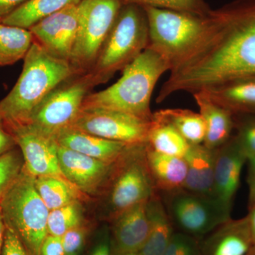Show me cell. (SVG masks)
<instances>
[{
  "mask_svg": "<svg viewBox=\"0 0 255 255\" xmlns=\"http://www.w3.org/2000/svg\"><path fill=\"white\" fill-rule=\"evenodd\" d=\"M255 77V0L210 11L209 23L190 53L170 71L157 102L179 92H194Z\"/></svg>",
  "mask_w": 255,
  "mask_h": 255,
  "instance_id": "6da1fadb",
  "label": "cell"
},
{
  "mask_svg": "<svg viewBox=\"0 0 255 255\" xmlns=\"http://www.w3.org/2000/svg\"><path fill=\"white\" fill-rule=\"evenodd\" d=\"M75 75L70 62L55 58L33 41L23 58L22 72L17 82L0 101V117L5 123H26L50 92Z\"/></svg>",
  "mask_w": 255,
  "mask_h": 255,
  "instance_id": "7a4b0ae2",
  "label": "cell"
},
{
  "mask_svg": "<svg viewBox=\"0 0 255 255\" xmlns=\"http://www.w3.org/2000/svg\"><path fill=\"white\" fill-rule=\"evenodd\" d=\"M167 71L169 66L167 62L147 48L122 70L118 81L105 90L87 96L82 109H107L152 120L151 97L159 79Z\"/></svg>",
  "mask_w": 255,
  "mask_h": 255,
  "instance_id": "3957f363",
  "label": "cell"
},
{
  "mask_svg": "<svg viewBox=\"0 0 255 255\" xmlns=\"http://www.w3.org/2000/svg\"><path fill=\"white\" fill-rule=\"evenodd\" d=\"M148 41V23L144 8L124 4L93 66L86 73L95 87L108 82L119 70L122 71L147 48Z\"/></svg>",
  "mask_w": 255,
  "mask_h": 255,
  "instance_id": "277c9868",
  "label": "cell"
},
{
  "mask_svg": "<svg viewBox=\"0 0 255 255\" xmlns=\"http://www.w3.org/2000/svg\"><path fill=\"white\" fill-rule=\"evenodd\" d=\"M5 226L12 230L30 255H38L48 236L49 209L35 187L34 177L22 171L0 200Z\"/></svg>",
  "mask_w": 255,
  "mask_h": 255,
  "instance_id": "5b68a950",
  "label": "cell"
},
{
  "mask_svg": "<svg viewBox=\"0 0 255 255\" xmlns=\"http://www.w3.org/2000/svg\"><path fill=\"white\" fill-rule=\"evenodd\" d=\"M142 7L148 23L147 48L158 53L171 71L200 41L209 26V13L199 16L175 10Z\"/></svg>",
  "mask_w": 255,
  "mask_h": 255,
  "instance_id": "8992f818",
  "label": "cell"
},
{
  "mask_svg": "<svg viewBox=\"0 0 255 255\" xmlns=\"http://www.w3.org/2000/svg\"><path fill=\"white\" fill-rule=\"evenodd\" d=\"M146 143L130 146L114 164L107 199L112 220L158 192L146 162Z\"/></svg>",
  "mask_w": 255,
  "mask_h": 255,
  "instance_id": "52a82bcc",
  "label": "cell"
},
{
  "mask_svg": "<svg viewBox=\"0 0 255 255\" xmlns=\"http://www.w3.org/2000/svg\"><path fill=\"white\" fill-rule=\"evenodd\" d=\"M122 0H82L80 23L70 63L77 75L86 73L95 63L115 22Z\"/></svg>",
  "mask_w": 255,
  "mask_h": 255,
  "instance_id": "ba28073f",
  "label": "cell"
},
{
  "mask_svg": "<svg viewBox=\"0 0 255 255\" xmlns=\"http://www.w3.org/2000/svg\"><path fill=\"white\" fill-rule=\"evenodd\" d=\"M94 87L87 73L73 75L50 92L23 124L54 137L73 123Z\"/></svg>",
  "mask_w": 255,
  "mask_h": 255,
  "instance_id": "9c48e42d",
  "label": "cell"
},
{
  "mask_svg": "<svg viewBox=\"0 0 255 255\" xmlns=\"http://www.w3.org/2000/svg\"><path fill=\"white\" fill-rule=\"evenodd\" d=\"M166 195V208L172 223L183 233L193 237L211 233L231 219V209L216 198L184 189Z\"/></svg>",
  "mask_w": 255,
  "mask_h": 255,
  "instance_id": "30bf717a",
  "label": "cell"
},
{
  "mask_svg": "<svg viewBox=\"0 0 255 255\" xmlns=\"http://www.w3.org/2000/svg\"><path fill=\"white\" fill-rule=\"evenodd\" d=\"M150 121L118 111L82 108L70 127L108 140L139 145L147 142Z\"/></svg>",
  "mask_w": 255,
  "mask_h": 255,
  "instance_id": "8fae6325",
  "label": "cell"
},
{
  "mask_svg": "<svg viewBox=\"0 0 255 255\" xmlns=\"http://www.w3.org/2000/svg\"><path fill=\"white\" fill-rule=\"evenodd\" d=\"M4 124L21 150L23 168L30 175L54 177L70 183L60 168L54 137L42 133L28 124Z\"/></svg>",
  "mask_w": 255,
  "mask_h": 255,
  "instance_id": "7c38bea8",
  "label": "cell"
},
{
  "mask_svg": "<svg viewBox=\"0 0 255 255\" xmlns=\"http://www.w3.org/2000/svg\"><path fill=\"white\" fill-rule=\"evenodd\" d=\"M78 4L66 6L28 29L33 41L58 59L70 61L80 23Z\"/></svg>",
  "mask_w": 255,
  "mask_h": 255,
  "instance_id": "4fadbf2b",
  "label": "cell"
},
{
  "mask_svg": "<svg viewBox=\"0 0 255 255\" xmlns=\"http://www.w3.org/2000/svg\"><path fill=\"white\" fill-rule=\"evenodd\" d=\"M58 155L65 177L86 196L97 194L107 185L116 163H107L59 145Z\"/></svg>",
  "mask_w": 255,
  "mask_h": 255,
  "instance_id": "5bb4252c",
  "label": "cell"
},
{
  "mask_svg": "<svg viewBox=\"0 0 255 255\" xmlns=\"http://www.w3.org/2000/svg\"><path fill=\"white\" fill-rule=\"evenodd\" d=\"M214 197L232 209L248 157L235 137L214 150Z\"/></svg>",
  "mask_w": 255,
  "mask_h": 255,
  "instance_id": "9a60e30c",
  "label": "cell"
},
{
  "mask_svg": "<svg viewBox=\"0 0 255 255\" xmlns=\"http://www.w3.org/2000/svg\"><path fill=\"white\" fill-rule=\"evenodd\" d=\"M147 201L126 210L112 220L111 233L114 253L140 252L142 249L150 230Z\"/></svg>",
  "mask_w": 255,
  "mask_h": 255,
  "instance_id": "2e32d148",
  "label": "cell"
},
{
  "mask_svg": "<svg viewBox=\"0 0 255 255\" xmlns=\"http://www.w3.org/2000/svg\"><path fill=\"white\" fill-rule=\"evenodd\" d=\"M54 139L62 147L110 164L117 162L133 145L96 136L72 128L61 130Z\"/></svg>",
  "mask_w": 255,
  "mask_h": 255,
  "instance_id": "e0dca14e",
  "label": "cell"
},
{
  "mask_svg": "<svg viewBox=\"0 0 255 255\" xmlns=\"http://www.w3.org/2000/svg\"><path fill=\"white\" fill-rule=\"evenodd\" d=\"M255 246L248 218L229 220L208 238L201 255H246Z\"/></svg>",
  "mask_w": 255,
  "mask_h": 255,
  "instance_id": "ac0fdd59",
  "label": "cell"
},
{
  "mask_svg": "<svg viewBox=\"0 0 255 255\" xmlns=\"http://www.w3.org/2000/svg\"><path fill=\"white\" fill-rule=\"evenodd\" d=\"M206 127L204 145L215 150L231 138L234 121L230 111L218 105L202 92L192 94Z\"/></svg>",
  "mask_w": 255,
  "mask_h": 255,
  "instance_id": "d6986e66",
  "label": "cell"
},
{
  "mask_svg": "<svg viewBox=\"0 0 255 255\" xmlns=\"http://www.w3.org/2000/svg\"><path fill=\"white\" fill-rule=\"evenodd\" d=\"M145 159L156 190L174 192L184 189L187 167L182 157L164 155L155 152L146 143Z\"/></svg>",
  "mask_w": 255,
  "mask_h": 255,
  "instance_id": "ffe728a7",
  "label": "cell"
},
{
  "mask_svg": "<svg viewBox=\"0 0 255 255\" xmlns=\"http://www.w3.org/2000/svg\"><path fill=\"white\" fill-rule=\"evenodd\" d=\"M184 159L187 167L184 190L214 197V150L204 144L190 145Z\"/></svg>",
  "mask_w": 255,
  "mask_h": 255,
  "instance_id": "44dd1931",
  "label": "cell"
},
{
  "mask_svg": "<svg viewBox=\"0 0 255 255\" xmlns=\"http://www.w3.org/2000/svg\"><path fill=\"white\" fill-rule=\"evenodd\" d=\"M200 92L231 113L255 111V77L224 82Z\"/></svg>",
  "mask_w": 255,
  "mask_h": 255,
  "instance_id": "7402d4cb",
  "label": "cell"
},
{
  "mask_svg": "<svg viewBox=\"0 0 255 255\" xmlns=\"http://www.w3.org/2000/svg\"><path fill=\"white\" fill-rule=\"evenodd\" d=\"M150 230L142 255H162L174 235V224L159 192L147 201Z\"/></svg>",
  "mask_w": 255,
  "mask_h": 255,
  "instance_id": "603a6c76",
  "label": "cell"
},
{
  "mask_svg": "<svg viewBox=\"0 0 255 255\" xmlns=\"http://www.w3.org/2000/svg\"><path fill=\"white\" fill-rule=\"evenodd\" d=\"M147 145L159 153L182 158H184L190 146L173 126L155 114L151 120Z\"/></svg>",
  "mask_w": 255,
  "mask_h": 255,
  "instance_id": "cb8c5ba5",
  "label": "cell"
},
{
  "mask_svg": "<svg viewBox=\"0 0 255 255\" xmlns=\"http://www.w3.org/2000/svg\"><path fill=\"white\" fill-rule=\"evenodd\" d=\"M82 0H28L8 15L1 22L10 26L29 29L43 18L54 14Z\"/></svg>",
  "mask_w": 255,
  "mask_h": 255,
  "instance_id": "d4e9b609",
  "label": "cell"
},
{
  "mask_svg": "<svg viewBox=\"0 0 255 255\" xmlns=\"http://www.w3.org/2000/svg\"><path fill=\"white\" fill-rule=\"evenodd\" d=\"M33 43L29 30L0 22V66L13 65L23 59Z\"/></svg>",
  "mask_w": 255,
  "mask_h": 255,
  "instance_id": "484cf974",
  "label": "cell"
},
{
  "mask_svg": "<svg viewBox=\"0 0 255 255\" xmlns=\"http://www.w3.org/2000/svg\"><path fill=\"white\" fill-rule=\"evenodd\" d=\"M154 114L173 126L189 145L204 143L206 127L200 114L182 109H167Z\"/></svg>",
  "mask_w": 255,
  "mask_h": 255,
  "instance_id": "4316f807",
  "label": "cell"
},
{
  "mask_svg": "<svg viewBox=\"0 0 255 255\" xmlns=\"http://www.w3.org/2000/svg\"><path fill=\"white\" fill-rule=\"evenodd\" d=\"M34 183L38 194L49 211L86 197L71 184L59 178L34 177Z\"/></svg>",
  "mask_w": 255,
  "mask_h": 255,
  "instance_id": "83f0119b",
  "label": "cell"
},
{
  "mask_svg": "<svg viewBox=\"0 0 255 255\" xmlns=\"http://www.w3.org/2000/svg\"><path fill=\"white\" fill-rule=\"evenodd\" d=\"M85 224L83 209L80 201L50 211L48 214V235L62 237L70 230Z\"/></svg>",
  "mask_w": 255,
  "mask_h": 255,
  "instance_id": "f1b7e54d",
  "label": "cell"
},
{
  "mask_svg": "<svg viewBox=\"0 0 255 255\" xmlns=\"http://www.w3.org/2000/svg\"><path fill=\"white\" fill-rule=\"evenodd\" d=\"M124 4H134L161 9L175 10L199 16H206L210 10L203 0H122Z\"/></svg>",
  "mask_w": 255,
  "mask_h": 255,
  "instance_id": "f546056e",
  "label": "cell"
},
{
  "mask_svg": "<svg viewBox=\"0 0 255 255\" xmlns=\"http://www.w3.org/2000/svg\"><path fill=\"white\" fill-rule=\"evenodd\" d=\"M17 147L0 156V200L23 169L22 154Z\"/></svg>",
  "mask_w": 255,
  "mask_h": 255,
  "instance_id": "4dcf8cb0",
  "label": "cell"
},
{
  "mask_svg": "<svg viewBox=\"0 0 255 255\" xmlns=\"http://www.w3.org/2000/svg\"><path fill=\"white\" fill-rule=\"evenodd\" d=\"M89 233L90 228L84 224L70 230L60 237L65 255H81Z\"/></svg>",
  "mask_w": 255,
  "mask_h": 255,
  "instance_id": "1f68e13d",
  "label": "cell"
},
{
  "mask_svg": "<svg viewBox=\"0 0 255 255\" xmlns=\"http://www.w3.org/2000/svg\"><path fill=\"white\" fill-rule=\"evenodd\" d=\"M162 255H201V251L193 236L174 233Z\"/></svg>",
  "mask_w": 255,
  "mask_h": 255,
  "instance_id": "d6a6232c",
  "label": "cell"
},
{
  "mask_svg": "<svg viewBox=\"0 0 255 255\" xmlns=\"http://www.w3.org/2000/svg\"><path fill=\"white\" fill-rule=\"evenodd\" d=\"M235 139L248 159L255 157V119L242 124Z\"/></svg>",
  "mask_w": 255,
  "mask_h": 255,
  "instance_id": "836d02e7",
  "label": "cell"
},
{
  "mask_svg": "<svg viewBox=\"0 0 255 255\" xmlns=\"http://www.w3.org/2000/svg\"><path fill=\"white\" fill-rule=\"evenodd\" d=\"M1 255H30L16 233L6 226Z\"/></svg>",
  "mask_w": 255,
  "mask_h": 255,
  "instance_id": "e575fe53",
  "label": "cell"
},
{
  "mask_svg": "<svg viewBox=\"0 0 255 255\" xmlns=\"http://www.w3.org/2000/svg\"><path fill=\"white\" fill-rule=\"evenodd\" d=\"M89 255H114L112 233L108 228L101 231Z\"/></svg>",
  "mask_w": 255,
  "mask_h": 255,
  "instance_id": "d590c367",
  "label": "cell"
},
{
  "mask_svg": "<svg viewBox=\"0 0 255 255\" xmlns=\"http://www.w3.org/2000/svg\"><path fill=\"white\" fill-rule=\"evenodd\" d=\"M38 255H65L61 238L48 235L42 243Z\"/></svg>",
  "mask_w": 255,
  "mask_h": 255,
  "instance_id": "8d00e7d4",
  "label": "cell"
},
{
  "mask_svg": "<svg viewBox=\"0 0 255 255\" xmlns=\"http://www.w3.org/2000/svg\"><path fill=\"white\" fill-rule=\"evenodd\" d=\"M17 147L14 137L7 130L4 120L0 117V156Z\"/></svg>",
  "mask_w": 255,
  "mask_h": 255,
  "instance_id": "74e56055",
  "label": "cell"
},
{
  "mask_svg": "<svg viewBox=\"0 0 255 255\" xmlns=\"http://www.w3.org/2000/svg\"><path fill=\"white\" fill-rule=\"evenodd\" d=\"M28 0H0V22Z\"/></svg>",
  "mask_w": 255,
  "mask_h": 255,
  "instance_id": "f35d334b",
  "label": "cell"
},
{
  "mask_svg": "<svg viewBox=\"0 0 255 255\" xmlns=\"http://www.w3.org/2000/svg\"><path fill=\"white\" fill-rule=\"evenodd\" d=\"M248 182L250 189V201L251 204H255V157L248 159Z\"/></svg>",
  "mask_w": 255,
  "mask_h": 255,
  "instance_id": "ab89813d",
  "label": "cell"
},
{
  "mask_svg": "<svg viewBox=\"0 0 255 255\" xmlns=\"http://www.w3.org/2000/svg\"><path fill=\"white\" fill-rule=\"evenodd\" d=\"M247 218L255 245V204H251L250 205L249 214L247 216Z\"/></svg>",
  "mask_w": 255,
  "mask_h": 255,
  "instance_id": "60d3db41",
  "label": "cell"
},
{
  "mask_svg": "<svg viewBox=\"0 0 255 255\" xmlns=\"http://www.w3.org/2000/svg\"><path fill=\"white\" fill-rule=\"evenodd\" d=\"M5 226L4 219H3L2 214H1V208H0V255H1L2 251L3 243H4Z\"/></svg>",
  "mask_w": 255,
  "mask_h": 255,
  "instance_id": "b9f144b4",
  "label": "cell"
},
{
  "mask_svg": "<svg viewBox=\"0 0 255 255\" xmlns=\"http://www.w3.org/2000/svg\"><path fill=\"white\" fill-rule=\"evenodd\" d=\"M114 255H142L140 252H127V253H114Z\"/></svg>",
  "mask_w": 255,
  "mask_h": 255,
  "instance_id": "7bdbcfd3",
  "label": "cell"
},
{
  "mask_svg": "<svg viewBox=\"0 0 255 255\" xmlns=\"http://www.w3.org/2000/svg\"><path fill=\"white\" fill-rule=\"evenodd\" d=\"M246 255H255V246L252 248L251 251H250Z\"/></svg>",
  "mask_w": 255,
  "mask_h": 255,
  "instance_id": "ee69618b",
  "label": "cell"
}]
</instances>
